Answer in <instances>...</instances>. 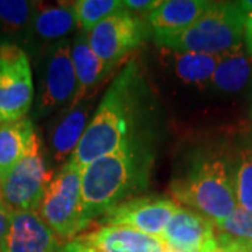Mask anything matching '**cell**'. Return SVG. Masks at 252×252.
I'll list each match as a JSON object with an SVG mask.
<instances>
[{
    "mask_svg": "<svg viewBox=\"0 0 252 252\" xmlns=\"http://www.w3.org/2000/svg\"><path fill=\"white\" fill-rule=\"evenodd\" d=\"M34 95L27 52L20 45L0 46V125L27 118Z\"/></svg>",
    "mask_w": 252,
    "mask_h": 252,
    "instance_id": "cell-9",
    "label": "cell"
},
{
    "mask_svg": "<svg viewBox=\"0 0 252 252\" xmlns=\"http://www.w3.org/2000/svg\"><path fill=\"white\" fill-rule=\"evenodd\" d=\"M73 6L79 27L84 32H90L101 21L125 7L121 0H77L73 1Z\"/></svg>",
    "mask_w": 252,
    "mask_h": 252,
    "instance_id": "cell-23",
    "label": "cell"
},
{
    "mask_svg": "<svg viewBox=\"0 0 252 252\" xmlns=\"http://www.w3.org/2000/svg\"><path fill=\"white\" fill-rule=\"evenodd\" d=\"M215 237V224L196 212L178 207L161 235L164 245L182 252H202Z\"/></svg>",
    "mask_w": 252,
    "mask_h": 252,
    "instance_id": "cell-12",
    "label": "cell"
},
{
    "mask_svg": "<svg viewBox=\"0 0 252 252\" xmlns=\"http://www.w3.org/2000/svg\"><path fill=\"white\" fill-rule=\"evenodd\" d=\"M252 84V54L243 45L221 56L210 86L224 94H238Z\"/></svg>",
    "mask_w": 252,
    "mask_h": 252,
    "instance_id": "cell-19",
    "label": "cell"
},
{
    "mask_svg": "<svg viewBox=\"0 0 252 252\" xmlns=\"http://www.w3.org/2000/svg\"><path fill=\"white\" fill-rule=\"evenodd\" d=\"M244 31L245 14L240 1H210L190 27L156 44L170 51L224 56L245 45Z\"/></svg>",
    "mask_w": 252,
    "mask_h": 252,
    "instance_id": "cell-4",
    "label": "cell"
},
{
    "mask_svg": "<svg viewBox=\"0 0 252 252\" xmlns=\"http://www.w3.org/2000/svg\"><path fill=\"white\" fill-rule=\"evenodd\" d=\"M90 112L91 102L86 99L74 107H70L56 122L49 139L51 153L55 161L64 165L70 160L89 126Z\"/></svg>",
    "mask_w": 252,
    "mask_h": 252,
    "instance_id": "cell-16",
    "label": "cell"
},
{
    "mask_svg": "<svg viewBox=\"0 0 252 252\" xmlns=\"http://www.w3.org/2000/svg\"><path fill=\"white\" fill-rule=\"evenodd\" d=\"M54 177L36 137L30 153L1 180L3 206L11 213L36 210Z\"/></svg>",
    "mask_w": 252,
    "mask_h": 252,
    "instance_id": "cell-7",
    "label": "cell"
},
{
    "mask_svg": "<svg viewBox=\"0 0 252 252\" xmlns=\"http://www.w3.org/2000/svg\"><path fill=\"white\" fill-rule=\"evenodd\" d=\"M10 221H11V212L4 206H0V244L9 231Z\"/></svg>",
    "mask_w": 252,
    "mask_h": 252,
    "instance_id": "cell-27",
    "label": "cell"
},
{
    "mask_svg": "<svg viewBox=\"0 0 252 252\" xmlns=\"http://www.w3.org/2000/svg\"><path fill=\"white\" fill-rule=\"evenodd\" d=\"M158 4H160V0H125L124 1L125 9L137 16H142L144 13L149 14Z\"/></svg>",
    "mask_w": 252,
    "mask_h": 252,
    "instance_id": "cell-25",
    "label": "cell"
},
{
    "mask_svg": "<svg viewBox=\"0 0 252 252\" xmlns=\"http://www.w3.org/2000/svg\"><path fill=\"white\" fill-rule=\"evenodd\" d=\"M233 180L237 205L247 212H252V143L240 153Z\"/></svg>",
    "mask_w": 252,
    "mask_h": 252,
    "instance_id": "cell-24",
    "label": "cell"
},
{
    "mask_svg": "<svg viewBox=\"0 0 252 252\" xmlns=\"http://www.w3.org/2000/svg\"><path fill=\"white\" fill-rule=\"evenodd\" d=\"M79 27L73 3L44 4L36 1V9L28 42H61Z\"/></svg>",
    "mask_w": 252,
    "mask_h": 252,
    "instance_id": "cell-15",
    "label": "cell"
},
{
    "mask_svg": "<svg viewBox=\"0 0 252 252\" xmlns=\"http://www.w3.org/2000/svg\"><path fill=\"white\" fill-rule=\"evenodd\" d=\"M0 206H3V192H1V178H0Z\"/></svg>",
    "mask_w": 252,
    "mask_h": 252,
    "instance_id": "cell-30",
    "label": "cell"
},
{
    "mask_svg": "<svg viewBox=\"0 0 252 252\" xmlns=\"http://www.w3.org/2000/svg\"><path fill=\"white\" fill-rule=\"evenodd\" d=\"M168 56V62L171 64L175 76L185 84L203 87L210 84V80L215 74L217 64L221 56L216 55L198 54V52H180L162 49Z\"/></svg>",
    "mask_w": 252,
    "mask_h": 252,
    "instance_id": "cell-21",
    "label": "cell"
},
{
    "mask_svg": "<svg viewBox=\"0 0 252 252\" xmlns=\"http://www.w3.org/2000/svg\"><path fill=\"white\" fill-rule=\"evenodd\" d=\"M251 117H252V112H251Z\"/></svg>",
    "mask_w": 252,
    "mask_h": 252,
    "instance_id": "cell-33",
    "label": "cell"
},
{
    "mask_svg": "<svg viewBox=\"0 0 252 252\" xmlns=\"http://www.w3.org/2000/svg\"><path fill=\"white\" fill-rule=\"evenodd\" d=\"M72 62L77 79V93L70 107L93 97V93L107 79L109 72L94 51L91 49L87 32L80 31L72 45ZM69 107V108H70Z\"/></svg>",
    "mask_w": 252,
    "mask_h": 252,
    "instance_id": "cell-17",
    "label": "cell"
},
{
    "mask_svg": "<svg viewBox=\"0 0 252 252\" xmlns=\"http://www.w3.org/2000/svg\"><path fill=\"white\" fill-rule=\"evenodd\" d=\"M244 252H252V244L251 245H250V247H248V248H247V250H245V251Z\"/></svg>",
    "mask_w": 252,
    "mask_h": 252,
    "instance_id": "cell-31",
    "label": "cell"
},
{
    "mask_svg": "<svg viewBox=\"0 0 252 252\" xmlns=\"http://www.w3.org/2000/svg\"><path fill=\"white\" fill-rule=\"evenodd\" d=\"M31 119L23 118L0 125V178L3 180L31 150L36 140Z\"/></svg>",
    "mask_w": 252,
    "mask_h": 252,
    "instance_id": "cell-18",
    "label": "cell"
},
{
    "mask_svg": "<svg viewBox=\"0 0 252 252\" xmlns=\"http://www.w3.org/2000/svg\"><path fill=\"white\" fill-rule=\"evenodd\" d=\"M215 240L228 251H245L252 244V212L237 206L225 220L215 224Z\"/></svg>",
    "mask_w": 252,
    "mask_h": 252,
    "instance_id": "cell-22",
    "label": "cell"
},
{
    "mask_svg": "<svg viewBox=\"0 0 252 252\" xmlns=\"http://www.w3.org/2000/svg\"><path fill=\"white\" fill-rule=\"evenodd\" d=\"M202 252H231L228 251V250H224V248H221V247H219L216 243V240H215V237L209 241V243L203 247V250Z\"/></svg>",
    "mask_w": 252,
    "mask_h": 252,
    "instance_id": "cell-28",
    "label": "cell"
},
{
    "mask_svg": "<svg viewBox=\"0 0 252 252\" xmlns=\"http://www.w3.org/2000/svg\"><path fill=\"white\" fill-rule=\"evenodd\" d=\"M36 1L0 0V46L28 44Z\"/></svg>",
    "mask_w": 252,
    "mask_h": 252,
    "instance_id": "cell-20",
    "label": "cell"
},
{
    "mask_svg": "<svg viewBox=\"0 0 252 252\" xmlns=\"http://www.w3.org/2000/svg\"><path fill=\"white\" fill-rule=\"evenodd\" d=\"M59 238L36 210L11 213L7 234L1 241L3 252H58Z\"/></svg>",
    "mask_w": 252,
    "mask_h": 252,
    "instance_id": "cell-11",
    "label": "cell"
},
{
    "mask_svg": "<svg viewBox=\"0 0 252 252\" xmlns=\"http://www.w3.org/2000/svg\"><path fill=\"white\" fill-rule=\"evenodd\" d=\"M154 153L147 140L99 157L81 168V200L89 221L147 188Z\"/></svg>",
    "mask_w": 252,
    "mask_h": 252,
    "instance_id": "cell-2",
    "label": "cell"
},
{
    "mask_svg": "<svg viewBox=\"0 0 252 252\" xmlns=\"http://www.w3.org/2000/svg\"><path fill=\"white\" fill-rule=\"evenodd\" d=\"M149 32L146 18L124 7L87 32V39L94 54L111 73L143 42Z\"/></svg>",
    "mask_w": 252,
    "mask_h": 252,
    "instance_id": "cell-8",
    "label": "cell"
},
{
    "mask_svg": "<svg viewBox=\"0 0 252 252\" xmlns=\"http://www.w3.org/2000/svg\"><path fill=\"white\" fill-rule=\"evenodd\" d=\"M210 1L206 0H165L147 14L146 21L154 41L177 35L198 20Z\"/></svg>",
    "mask_w": 252,
    "mask_h": 252,
    "instance_id": "cell-13",
    "label": "cell"
},
{
    "mask_svg": "<svg viewBox=\"0 0 252 252\" xmlns=\"http://www.w3.org/2000/svg\"><path fill=\"white\" fill-rule=\"evenodd\" d=\"M171 193L213 224L225 220L238 206L228 165L217 156H202L190 162L185 172L172 181Z\"/></svg>",
    "mask_w": 252,
    "mask_h": 252,
    "instance_id": "cell-3",
    "label": "cell"
},
{
    "mask_svg": "<svg viewBox=\"0 0 252 252\" xmlns=\"http://www.w3.org/2000/svg\"><path fill=\"white\" fill-rule=\"evenodd\" d=\"M0 252H3V250H1V244H0Z\"/></svg>",
    "mask_w": 252,
    "mask_h": 252,
    "instance_id": "cell-32",
    "label": "cell"
},
{
    "mask_svg": "<svg viewBox=\"0 0 252 252\" xmlns=\"http://www.w3.org/2000/svg\"><path fill=\"white\" fill-rule=\"evenodd\" d=\"M36 212L59 240L70 241L84 231L90 221L83 210L80 168L69 162L62 165L48 185Z\"/></svg>",
    "mask_w": 252,
    "mask_h": 252,
    "instance_id": "cell-5",
    "label": "cell"
},
{
    "mask_svg": "<svg viewBox=\"0 0 252 252\" xmlns=\"http://www.w3.org/2000/svg\"><path fill=\"white\" fill-rule=\"evenodd\" d=\"M175 200L156 196H139L119 203L98 219L104 225H124L161 240V235L178 210Z\"/></svg>",
    "mask_w": 252,
    "mask_h": 252,
    "instance_id": "cell-10",
    "label": "cell"
},
{
    "mask_svg": "<svg viewBox=\"0 0 252 252\" xmlns=\"http://www.w3.org/2000/svg\"><path fill=\"white\" fill-rule=\"evenodd\" d=\"M164 252H182L180 250H175L172 247H168V245H164Z\"/></svg>",
    "mask_w": 252,
    "mask_h": 252,
    "instance_id": "cell-29",
    "label": "cell"
},
{
    "mask_svg": "<svg viewBox=\"0 0 252 252\" xmlns=\"http://www.w3.org/2000/svg\"><path fill=\"white\" fill-rule=\"evenodd\" d=\"M146 98L143 76L137 63L130 61L109 86L67 162L81 170L99 157L147 140Z\"/></svg>",
    "mask_w": 252,
    "mask_h": 252,
    "instance_id": "cell-1",
    "label": "cell"
},
{
    "mask_svg": "<svg viewBox=\"0 0 252 252\" xmlns=\"http://www.w3.org/2000/svg\"><path fill=\"white\" fill-rule=\"evenodd\" d=\"M245 14V31H244V42L247 49L252 54V9L244 10Z\"/></svg>",
    "mask_w": 252,
    "mask_h": 252,
    "instance_id": "cell-26",
    "label": "cell"
},
{
    "mask_svg": "<svg viewBox=\"0 0 252 252\" xmlns=\"http://www.w3.org/2000/svg\"><path fill=\"white\" fill-rule=\"evenodd\" d=\"M83 237L97 252H164L160 238L124 225H102Z\"/></svg>",
    "mask_w": 252,
    "mask_h": 252,
    "instance_id": "cell-14",
    "label": "cell"
},
{
    "mask_svg": "<svg viewBox=\"0 0 252 252\" xmlns=\"http://www.w3.org/2000/svg\"><path fill=\"white\" fill-rule=\"evenodd\" d=\"M76 93L77 79L72 62V45L64 39L49 46L45 52L32 117H45L64 105L70 107Z\"/></svg>",
    "mask_w": 252,
    "mask_h": 252,
    "instance_id": "cell-6",
    "label": "cell"
}]
</instances>
